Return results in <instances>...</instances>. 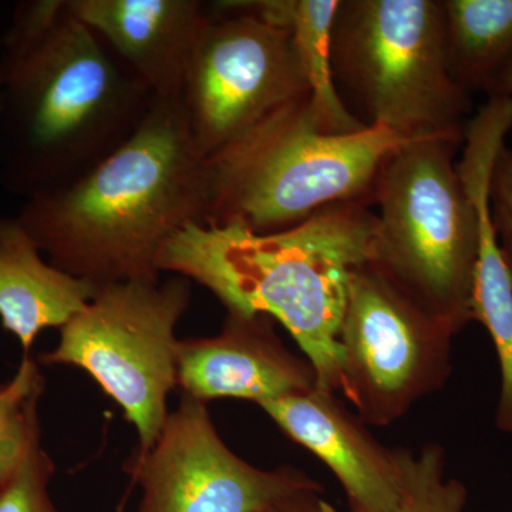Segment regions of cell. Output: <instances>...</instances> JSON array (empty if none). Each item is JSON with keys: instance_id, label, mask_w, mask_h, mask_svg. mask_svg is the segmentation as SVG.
Here are the masks:
<instances>
[{"instance_id": "14", "label": "cell", "mask_w": 512, "mask_h": 512, "mask_svg": "<svg viewBox=\"0 0 512 512\" xmlns=\"http://www.w3.org/2000/svg\"><path fill=\"white\" fill-rule=\"evenodd\" d=\"M100 289L56 268L18 218H0V322L25 355L42 330L66 326Z\"/></svg>"}, {"instance_id": "3", "label": "cell", "mask_w": 512, "mask_h": 512, "mask_svg": "<svg viewBox=\"0 0 512 512\" xmlns=\"http://www.w3.org/2000/svg\"><path fill=\"white\" fill-rule=\"evenodd\" d=\"M379 220L372 205L336 202L274 234L191 224L157 259L158 272L197 282L227 312L264 313L284 325L318 376L339 392V335L350 281L375 261Z\"/></svg>"}, {"instance_id": "24", "label": "cell", "mask_w": 512, "mask_h": 512, "mask_svg": "<svg viewBox=\"0 0 512 512\" xmlns=\"http://www.w3.org/2000/svg\"><path fill=\"white\" fill-rule=\"evenodd\" d=\"M0 90H2V77H0Z\"/></svg>"}, {"instance_id": "9", "label": "cell", "mask_w": 512, "mask_h": 512, "mask_svg": "<svg viewBox=\"0 0 512 512\" xmlns=\"http://www.w3.org/2000/svg\"><path fill=\"white\" fill-rule=\"evenodd\" d=\"M205 9L180 100L207 161L311 90L288 29L210 3Z\"/></svg>"}, {"instance_id": "15", "label": "cell", "mask_w": 512, "mask_h": 512, "mask_svg": "<svg viewBox=\"0 0 512 512\" xmlns=\"http://www.w3.org/2000/svg\"><path fill=\"white\" fill-rule=\"evenodd\" d=\"M460 174L476 204L480 225L473 320L487 329L500 365L501 390L495 426L512 436V284L490 214L493 161L483 156L467 158L460 165Z\"/></svg>"}, {"instance_id": "6", "label": "cell", "mask_w": 512, "mask_h": 512, "mask_svg": "<svg viewBox=\"0 0 512 512\" xmlns=\"http://www.w3.org/2000/svg\"><path fill=\"white\" fill-rule=\"evenodd\" d=\"M332 72L365 126L464 141L473 96L448 72L441 0H340Z\"/></svg>"}, {"instance_id": "2", "label": "cell", "mask_w": 512, "mask_h": 512, "mask_svg": "<svg viewBox=\"0 0 512 512\" xmlns=\"http://www.w3.org/2000/svg\"><path fill=\"white\" fill-rule=\"evenodd\" d=\"M0 77V184L25 201L93 170L156 99L70 0L37 35L2 40Z\"/></svg>"}, {"instance_id": "13", "label": "cell", "mask_w": 512, "mask_h": 512, "mask_svg": "<svg viewBox=\"0 0 512 512\" xmlns=\"http://www.w3.org/2000/svg\"><path fill=\"white\" fill-rule=\"evenodd\" d=\"M74 15L160 99H180L208 15L198 0H70Z\"/></svg>"}, {"instance_id": "22", "label": "cell", "mask_w": 512, "mask_h": 512, "mask_svg": "<svg viewBox=\"0 0 512 512\" xmlns=\"http://www.w3.org/2000/svg\"><path fill=\"white\" fill-rule=\"evenodd\" d=\"M320 494L322 490L298 491L276 501L264 512H336Z\"/></svg>"}, {"instance_id": "5", "label": "cell", "mask_w": 512, "mask_h": 512, "mask_svg": "<svg viewBox=\"0 0 512 512\" xmlns=\"http://www.w3.org/2000/svg\"><path fill=\"white\" fill-rule=\"evenodd\" d=\"M463 141L417 138L387 156L373 185L375 264L454 335L473 320L476 204L456 156Z\"/></svg>"}, {"instance_id": "10", "label": "cell", "mask_w": 512, "mask_h": 512, "mask_svg": "<svg viewBox=\"0 0 512 512\" xmlns=\"http://www.w3.org/2000/svg\"><path fill=\"white\" fill-rule=\"evenodd\" d=\"M130 471L141 487L137 512H264L286 495L322 490L296 468L261 470L242 460L222 441L205 403L187 396Z\"/></svg>"}, {"instance_id": "8", "label": "cell", "mask_w": 512, "mask_h": 512, "mask_svg": "<svg viewBox=\"0 0 512 512\" xmlns=\"http://www.w3.org/2000/svg\"><path fill=\"white\" fill-rule=\"evenodd\" d=\"M454 333L375 262L350 281L340 328V389L363 423L387 426L451 373Z\"/></svg>"}, {"instance_id": "19", "label": "cell", "mask_w": 512, "mask_h": 512, "mask_svg": "<svg viewBox=\"0 0 512 512\" xmlns=\"http://www.w3.org/2000/svg\"><path fill=\"white\" fill-rule=\"evenodd\" d=\"M402 477V494L394 512H463L467 490L463 483L446 478L443 447L429 444L414 454L396 450Z\"/></svg>"}, {"instance_id": "4", "label": "cell", "mask_w": 512, "mask_h": 512, "mask_svg": "<svg viewBox=\"0 0 512 512\" xmlns=\"http://www.w3.org/2000/svg\"><path fill=\"white\" fill-rule=\"evenodd\" d=\"M409 141L384 127L326 133L311 96L292 101L208 158L205 224L274 234L336 202L372 205L380 165Z\"/></svg>"}, {"instance_id": "7", "label": "cell", "mask_w": 512, "mask_h": 512, "mask_svg": "<svg viewBox=\"0 0 512 512\" xmlns=\"http://www.w3.org/2000/svg\"><path fill=\"white\" fill-rule=\"evenodd\" d=\"M190 302L183 276L103 286L40 362L92 376L136 427L137 454H146L167 423V397L177 386L175 328Z\"/></svg>"}, {"instance_id": "1", "label": "cell", "mask_w": 512, "mask_h": 512, "mask_svg": "<svg viewBox=\"0 0 512 512\" xmlns=\"http://www.w3.org/2000/svg\"><path fill=\"white\" fill-rule=\"evenodd\" d=\"M207 161L180 99H154L126 143L79 180L30 198L18 220L50 264L97 288L160 281L164 245L205 224Z\"/></svg>"}, {"instance_id": "18", "label": "cell", "mask_w": 512, "mask_h": 512, "mask_svg": "<svg viewBox=\"0 0 512 512\" xmlns=\"http://www.w3.org/2000/svg\"><path fill=\"white\" fill-rule=\"evenodd\" d=\"M43 386L39 365L29 355L23 356L16 375L0 384V491L15 477L33 444L40 440L37 404Z\"/></svg>"}, {"instance_id": "23", "label": "cell", "mask_w": 512, "mask_h": 512, "mask_svg": "<svg viewBox=\"0 0 512 512\" xmlns=\"http://www.w3.org/2000/svg\"><path fill=\"white\" fill-rule=\"evenodd\" d=\"M488 97L493 96H512V57L504 64L503 69L500 70L490 86L485 90Z\"/></svg>"}, {"instance_id": "21", "label": "cell", "mask_w": 512, "mask_h": 512, "mask_svg": "<svg viewBox=\"0 0 512 512\" xmlns=\"http://www.w3.org/2000/svg\"><path fill=\"white\" fill-rule=\"evenodd\" d=\"M490 214L512 284V150L507 146L501 148L495 158L490 183Z\"/></svg>"}, {"instance_id": "12", "label": "cell", "mask_w": 512, "mask_h": 512, "mask_svg": "<svg viewBox=\"0 0 512 512\" xmlns=\"http://www.w3.org/2000/svg\"><path fill=\"white\" fill-rule=\"evenodd\" d=\"M289 439L330 468L350 512H394L402 494L396 450L383 447L335 393L315 389L262 404Z\"/></svg>"}, {"instance_id": "16", "label": "cell", "mask_w": 512, "mask_h": 512, "mask_svg": "<svg viewBox=\"0 0 512 512\" xmlns=\"http://www.w3.org/2000/svg\"><path fill=\"white\" fill-rule=\"evenodd\" d=\"M340 0H262L265 22L291 32L311 90L312 109L330 134L366 128L340 99L332 72V29Z\"/></svg>"}, {"instance_id": "11", "label": "cell", "mask_w": 512, "mask_h": 512, "mask_svg": "<svg viewBox=\"0 0 512 512\" xmlns=\"http://www.w3.org/2000/svg\"><path fill=\"white\" fill-rule=\"evenodd\" d=\"M177 384L197 402L242 399L262 406L315 389L318 376L308 359L285 348L271 316L227 312L220 335L180 340Z\"/></svg>"}, {"instance_id": "17", "label": "cell", "mask_w": 512, "mask_h": 512, "mask_svg": "<svg viewBox=\"0 0 512 512\" xmlns=\"http://www.w3.org/2000/svg\"><path fill=\"white\" fill-rule=\"evenodd\" d=\"M451 79L484 92L512 57V0H441Z\"/></svg>"}, {"instance_id": "20", "label": "cell", "mask_w": 512, "mask_h": 512, "mask_svg": "<svg viewBox=\"0 0 512 512\" xmlns=\"http://www.w3.org/2000/svg\"><path fill=\"white\" fill-rule=\"evenodd\" d=\"M53 474L52 458L36 441L18 473L0 491V512H62L49 493Z\"/></svg>"}]
</instances>
